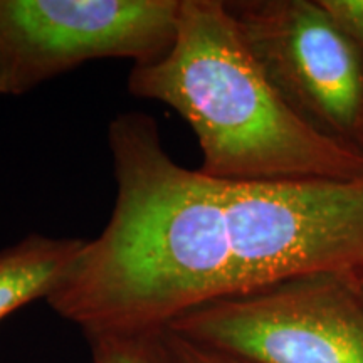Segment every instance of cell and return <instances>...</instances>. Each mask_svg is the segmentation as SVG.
Returning <instances> with one entry per match:
<instances>
[{
  "mask_svg": "<svg viewBox=\"0 0 363 363\" xmlns=\"http://www.w3.org/2000/svg\"><path fill=\"white\" fill-rule=\"evenodd\" d=\"M133 96L163 103L197 136L202 174L229 182L350 180L363 160L321 138L289 110L224 0H182L170 49L133 66Z\"/></svg>",
  "mask_w": 363,
  "mask_h": 363,
  "instance_id": "6da1fadb",
  "label": "cell"
},
{
  "mask_svg": "<svg viewBox=\"0 0 363 363\" xmlns=\"http://www.w3.org/2000/svg\"><path fill=\"white\" fill-rule=\"evenodd\" d=\"M242 363H363L355 274L320 272L194 308L167 328Z\"/></svg>",
  "mask_w": 363,
  "mask_h": 363,
  "instance_id": "7a4b0ae2",
  "label": "cell"
},
{
  "mask_svg": "<svg viewBox=\"0 0 363 363\" xmlns=\"http://www.w3.org/2000/svg\"><path fill=\"white\" fill-rule=\"evenodd\" d=\"M225 7L289 110L363 160V51L320 2L229 0Z\"/></svg>",
  "mask_w": 363,
  "mask_h": 363,
  "instance_id": "3957f363",
  "label": "cell"
},
{
  "mask_svg": "<svg viewBox=\"0 0 363 363\" xmlns=\"http://www.w3.org/2000/svg\"><path fill=\"white\" fill-rule=\"evenodd\" d=\"M182 0H0V94L21 96L98 59L157 61Z\"/></svg>",
  "mask_w": 363,
  "mask_h": 363,
  "instance_id": "277c9868",
  "label": "cell"
},
{
  "mask_svg": "<svg viewBox=\"0 0 363 363\" xmlns=\"http://www.w3.org/2000/svg\"><path fill=\"white\" fill-rule=\"evenodd\" d=\"M244 293L320 272L363 274V175L233 182Z\"/></svg>",
  "mask_w": 363,
  "mask_h": 363,
  "instance_id": "5b68a950",
  "label": "cell"
},
{
  "mask_svg": "<svg viewBox=\"0 0 363 363\" xmlns=\"http://www.w3.org/2000/svg\"><path fill=\"white\" fill-rule=\"evenodd\" d=\"M86 240L30 234L0 251V320L34 299H48Z\"/></svg>",
  "mask_w": 363,
  "mask_h": 363,
  "instance_id": "8992f818",
  "label": "cell"
},
{
  "mask_svg": "<svg viewBox=\"0 0 363 363\" xmlns=\"http://www.w3.org/2000/svg\"><path fill=\"white\" fill-rule=\"evenodd\" d=\"M91 363H175L163 331L88 337Z\"/></svg>",
  "mask_w": 363,
  "mask_h": 363,
  "instance_id": "52a82bcc",
  "label": "cell"
},
{
  "mask_svg": "<svg viewBox=\"0 0 363 363\" xmlns=\"http://www.w3.org/2000/svg\"><path fill=\"white\" fill-rule=\"evenodd\" d=\"M345 38L363 51V0H318Z\"/></svg>",
  "mask_w": 363,
  "mask_h": 363,
  "instance_id": "ba28073f",
  "label": "cell"
},
{
  "mask_svg": "<svg viewBox=\"0 0 363 363\" xmlns=\"http://www.w3.org/2000/svg\"><path fill=\"white\" fill-rule=\"evenodd\" d=\"M165 340L175 363H242L211 348L202 347L165 330Z\"/></svg>",
  "mask_w": 363,
  "mask_h": 363,
  "instance_id": "9c48e42d",
  "label": "cell"
},
{
  "mask_svg": "<svg viewBox=\"0 0 363 363\" xmlns=\"http://www.w3.org/2000/svg\"><path fill=\"white\" fill-rule=\"evenodd\" d=\"M357 279H358V284H360V289H362V293H363V274H358Z\"/></svg>",
  "mask_w": 363,
  "mask_h": 363,
  "instance_id": "30bf717a",
  "label": "cell"
}]
</instances>
